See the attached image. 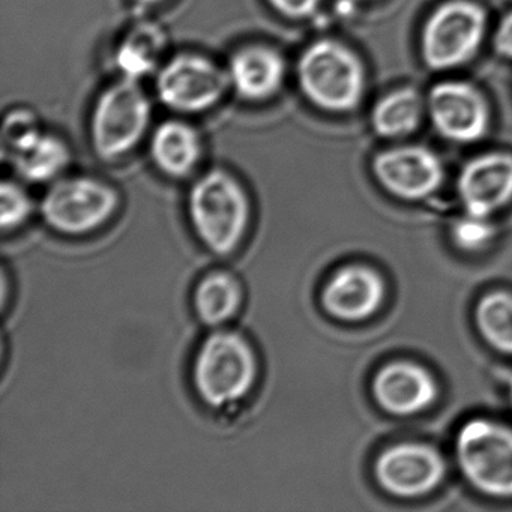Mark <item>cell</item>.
<instances>
[{"mask_svg":"<svg viewBox=\"0 0 512 512\" xmlns=\"http://www.w3.org/2000/svg\"><path fill=\"white\" fill-rule=\"evenodd\" d=\"M296 76L305 98L325 112H352L364 97L362 62L338 41L310 44L299 58Z\"/></svg>","mask_w":512,"mask_h":512,"instance_id":"277c9868","label":"cell"},{"mask_svg":"<svg viewBox=\"0 0 512 512\" xmlns=\"http://www.w3.org/2000/svg\"><path fill=\"white\" fill-rule=\"evenodd\" d=\"M134 2L143 5V7H154V5L163 4L166 0H134Z\"/></svg>","mask_w":512,"mask_h":512,"instance_id":"4316f807","label":"cell"},{"mask_svg":"<svg viewBox=\"0 0 512 512\" xmlns=\"http://www.w3.org/2000/svg\"><path fill=\"white\" fill-rule=\"evenodd\" d=\"M245 289L235 272L224 268L206 271L191 293L194 314L209 329L224 328L244 308Z\"/></svg>","mask_w":512,"mask_h":512,"instance_id":"2e32d148","label":"cell"},{"mask_svg":"<svg viewBox=\"0 0 512 512\" xmlns=\"http://www.w3.org/2000/svg\"><path fill=\"white\" fill-rule=\"evenodd\" d=\"M508 395H509V400H511V406H512V376L509 377V382H508Z\"/></svg>","mask_w":512,"mask_h":512,"instance_id":"83f0119b","label":"cell"},{"mask_svg":"<svg viewBox=\"0 0 512 512\" xmlns=\"http://www.w3.org/2000/svg\"><path fill=\"white\" fill-rule=\"evenodd\" d=\"M493 46L497 55L512 61V11H509L497 25Z\"/></svg>","mask_w":512,"mask_h":512,"instance_id":"484cf974","label":"cell"},{"mask_svg":"<svg viewBox=\"0 0 512 512\" xmlns=\"http://www.w3.org/2000/svg\"><path fill=\"white\" fill-rule=\"evenodd\" d=\"M268 4L287 19L302 20L314 16L322 0H268Z\"/></svg>","mask_w":512,"mask_h":512,"instance_id":"d4e9b609","label":"cell"},{"mask_svg":"<svg viewBox=\"0 0 512 512\" xmlns=\"http://www.w3.org/2000/svg\"><path fill=\"white\" fill-rule=\"evenodd\" d=\"M371 391L377 404L395 416L424 412L439 394L430 371L409 361L391 362L380 368L371 383Z\"/></svg>","mask_w":512,"mask_h":512,"instance_id":"5bb4252c","label":"cell"},{"mask_svg":"<svg viewBox=\"0 0 512 512\" xmlns=\"http://www.w3.org/2000/svg\"><path fill=\"white\" fill-rule=\"evenodd\" d=\"M187 217L194 238L208 253L230 257L241 251L253 229V202L235 175L212 169L191 185Z\"/></svg>","mask_w":512,"mask_h":512,"instance_id":"7a4b0ae2","label":"cell"},{"mask_svg":"<svg viewBox=\"0 0 512 512\" xmlns=\"http://www.w3.org/2000/svg\"><path fill=\"white\" fill-rule=\"evenodd\" d=\"M371 169L383 190L407 202L433 196L445 178L442 161L421 146H400L380 152Z\"/></svg>","mask_w":512,"mask_h":512,"instance_id":"8fae6325","label":"cell"},{"mask_svg":"<svg viewBox=\"0 0 512 512\" xmlns=\"http://www.w3.org/2000/svg\"><path fill=\"white\" fill-rule=\"evenodd\" d=\"M475 322L479 334L493 349L512 355V293L493 292L479 299Z\"/></svg>","mask_w":512,"mask_h":512,"instance_id":"44dd1931","label":"cell"},{"mask_svg":"<svg viewBox=\"0 0 512 512\" xmlns=\"http://www.w3.org/2000/svg\"><path fill=\"white\" fill-rule=\"evenodd\" d=\"M152 106L137 80L122 77L104 89L91 118V142L104 161L130 154L151 124Z\"/></svg>","mask_w":512,"mask_h":512,"instance_id":"5b68a950","label":"cell"},{"mask_svg":"<svg viewBox=\"0 0 512 512\" xmlns=\"http://www.w3.org/2000/svg\"><path fill=\"white\" fill-rule=\"evenodd\" d=\"M485 26V11L475 2L449 0L439 5L422 29V61L433 71L467 64L481 47Z\"/></svg>","mask_w":512,"mask_h":512,"instance_id":"52a82bcc","label":"cell"},{"mask_svg":"<svg viewBox=\"0 0 512 512\" xmlns=\"http://www.w3.org/2000/svg\"><path fill=\"white\" fill-rule=\"evenodd\" d=\"M455 458L466 481L497 499L512 497V428L475 418L458 430Z\"/></svg>","mask_w":512,"mask_h":512,"instance_id":"8992f818","label":"cell"},{"mask_svg":"<svg viewBox=\"0 0 512 512\" xmlns=\"http://www.w3.org/2000/svg\"><path fill=\"white\" fill-rule=\"evenodd\" d=\"M227 73L230 86L239 97L260 103L280 91L286 79V62L272 47L254 44L242 47L232 56Z\"/></svg>","mask_w":512,"mask_h":512,"instance_id":"9a60e30c","label":"cell"},{"mask_svg":"<svg viewBox=\"0 0 512 512\" xmlns=\"http://www.w3.org/2000/svg\"><path fill=\"white\" fill-rule=\"evenodd\" d=\"M149 152L161 173L173 179L187 178L202 160V140L187 122L172 119L158 125Z\"/></svg>","mask_w":512,"mask_h":512,"instance_id":"e0dca14e","label":"cell"},{"mask_svg":"<svg viewBox=\"0 0 512 512\" xmlns=\"http://www.w3.org/2000/svg\"><path fill=\"white\" fill-rule=\"evenodd\" d=\"M121 203V196L112 185L92 176L77 175L52 182L38 211L56 235L86 238L109 226Z\"/></svg>","mask_w":512,"mask_h":512,"instance_id":"3957f363","label":"cell"},{"mask_svg":"<svg viewBox=\"0 0 512 512\" xmlns=\"http://www.w3.org/2000/svg\"><path fill=\"white\" fill-rule=\"evenodd\" d=\"M466 214L490 218L512 200V155L488 152L470 160L457 182Z\"/></svg>","mask_w":512,"mask_h":512,"instance_id":"4fadbf2b","label":"cell"},{"mask_svg":"<svg viewBox=\"0 0 512 512\" xmlns=\"http://www.w3.org/2000/svg\"><path fill=\"white\" fill-rule=\"evenodd\" d=\"M385 296V281L374 269L347 265L329 275L319 299L323 311L332 319L362 322L379 311Z\"/></svg>","mask_w":512,"mask_h":512,"instance_id":"7c38bea8","label":"cell"},{"mask_svg":"<svg viewBox=\"0 0 512 512\" xmlns=\"http://www.w3.org/2000/svg\"><path fill=\"white\" fill-rule=\"evenodd\" d=\"M445 473V460L427 443L404 442L389 446L374 464V475L380 487L403 499L431 493L443 481Z\"/></svg>","mask_w":512,"mask_h":512,"instance_id":"9c48e42d","label":"cell"},{"mask_svg":"<svg viewBox=\"0 0 512 512\" xmlns=\"http://www.w3.org/2000/svg\"><path fill=\"white\" fill-rule=\"evenodd\" d=\"M0 224L5 236L14 235L31 221L35 203L26 188L16 181H4L0 187Z\"/></svg>","mask_w":512,"mask_h":512,"instance_id":"7402d4cb","label":"cell"},{"mask_svg":"<svg viewBox=\"0 0 512 512\" xmlns=\"http://www.w3.org/2000/svg\"><path fill=\"white\" fill-rule=\"evenodd\" d=\"M37 116L29 110L19 109L8 113L4 122V152L14 154L41 136Z\"/></svg>","mask_w":512,"mask_h":512,"instance_id":"603a6c76","label":"cell"},{"mask_svg":"<svg viewBox=\"0 0 512 512\" xmlns=\"http://www.w3.org/2000/svg\"><path fill=\"white\" fill-rule=\"evenodd\" d=\"M11 164L23 181L49 184L62 178L71 163L67 143L53 134H41L20 151L10 155Z\"/></svg>","mask_w":512,"mask_h":512,"instance_id":"ac0fdd59","label":"cell"},{"mask_svg":"<svg viewBox=\"0 0 512 512\" xmlns=\"http://www.w3.org/2000/svg\"><path fill=\"white\" fill-rule=\"evenodd\" d=\"M167 46L163 29L154 23L134 26L116 50V68L125 79L137 80L157 68Z\"/></svg>","mask_w":512,"mask_h":512,"instance_id":"d6986e66","label":"cell"},{"mask_svg":"<svg viewBox=\"0 0 512 512\" xmlns=\"http://www.w3.org/2000/svg\"><path fill=\"white\" fill-rule=\"evenodd\" d=\"M425 109L418 91L397 89L377 101L371 110V127L383 139H403L418 130Z\"/></svg>","mask_w":512,"mask_h":512,"instance_id":"ffe728a7","label":"cell"},{"mask_svg":"<svg viewBox=\"0 0 512 512\" xmlns=\"http://www.w3.org/2000/svg\"><path fill=\"white\" fill-rule=\"evenodd\" d=\"M262 365L256 346L238 329H211L194 349L190 382L197 400L215 413L241 409L256 392Z\"/></svg>","mask_w":512,"mask_h":512,"instance_id":"6da1fadb","label":"cell"},{"mask_svg":"<svg viewBox=\"0 0 512 512\" xmlns=\"http://www.w3.org/2000/svg\"><path fill=\"white\" fill-rule=\"evenodd\" d=\"M425 106L437 133L451 142H478L490 127L487 101L469 83H437Z\"/></svg>","mask_w":512,"mask_h":512,"instance_id":"30bf717a","label":"cell"},{"mask_svg":"<svg viewBox=\"0 0 512 512\" xmlns=\"http://www.w3.org/2000/svg\"><path fill=\"white\" fill-rule=\"evenodd\" d=\"M229 86V73L199 53L173 56L158 71V98L173 112L202 113L212 109Z\"/></svg>","mask_w":512,"mask_h":512,"instance_id":"ba28073f","label":"cell"},{"mask_svg":"<svg viewBox=\"0 0 512 512\" xmlns=\"http://www.w3.org/2000/svg\"><path fill=\"white\" fill-rule=\"evenodd\" d=\"M451 235L452 241L460 250L473 253L481 251L493 241L494 227L488 218L466 214V217L452 224Z\"/></svg>","mask_w":512,"mask_h":512,"instance_id":"cb8c5ba5","label":"cell"}]
</instances>
